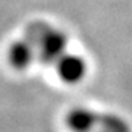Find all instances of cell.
<instances>
[{
	"label": "cell",
	"mask_w": 132,
	"mask_h": 132,
	"mask_svg": "<svg viewBox=\"0 0 132 132\" xmlns=\"http://www.w3.org/2000/svg\"><path fill=\"white\" fill-rule=\"evenodd\" d=\"M97 120L98 113L85 107L72 109L66 116V123L73 132H93L97 126Z\"/></svg>",
	"instance_id": "3957f363"
},
{
	"label": "cell",
	"mask_w": 132,
	"mask_h": 132,
	"mask_svg": "<svg viewBox=\"0 0 132 132\" xmlns=\"http://www.w3.org/2000/svg\"><path fill=\"white\" fill-rule=\"evenodd\" d=\"M37 56V52L27 38L15 41L9 48V60L15 69H25L31 65L32 59Z\"/></svg>",
	"instance_id": "277c9868"
},
{
	"label": "cell",
	"mask_w": 132,
	"mask_h": 132,
	"mask_svg": "<svg viewBox=\"0 0 132 132\" xmlns=\"http://www.w3.org/2000/svg\"><path fill=\"white\" fill-rule=\"evenodd\" d=\"M97 132H132L129 123L114 113H101L97 120Z\"/></svg>",
	"instance_id": "5b68a950"
},
{
	"label": "cell",
	"mask_w": 132,
	"mask_h": 132,
	"mask_svg": "<svg viewBox=\"0 0 132 132\" xmlns=\"http://www.w3.org/2000/svg\"><path fill=\"white\" fill-rule=\"evenodd\" d=\"M56 69L62 81H65L68 84H75L85 76L87 63L82 57L76 56V54L65 53L56 62Z\"/></svg>",
	"instance_id": "7a4b0ae2"
},
{
	"label": "cell",
	"mask_w": 132,
	"mask_h": 132,
	"mask_svg": "<svg viewBox=\"0 0 132 132\" xmlns=\"http://www.w3.org/2000/svg\"><path fill=\"white\" fill-rule=\"evenodd\" d=\"M25 38L34 46L37 57L44 65H56L66 53L68 37L44 21H32L25 27Z\"/></svg>",
	"instance_id": "6da1fadb"
}]
</instances>
